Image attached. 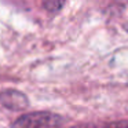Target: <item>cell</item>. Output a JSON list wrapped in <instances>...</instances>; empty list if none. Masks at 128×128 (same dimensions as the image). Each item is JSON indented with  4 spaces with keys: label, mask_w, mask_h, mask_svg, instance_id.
I'll use <instances>...</instances> for the list:
<instances>
[{
    "label": "cell",
    "mask_w": 128,
    "mask_h": 128,
    "mask_svg": "<svg viewBox=\"0 0 128 128\" xmlns=\"http://www.w3.org/2000/svg\"><path fill=\"white\" fill-rule=\"evenodd\" d=\"M64 118L51 112H32L20 116L11 128H62Z\"/></svg>",
    "instance_id": "1"
},
{
    "label": "cell",
    "mask_w": 128,
    "mask_h": 128,
    "mask_svg": "<svg viewBox=\"0 0 128 128\" xmlns=\"http://www.w3.org/2000/svg\"><path fill=\"white\" fill-rule=\"evenodd\" d=\"M0 100L6 108L11 109V110H22L29 106L28 98L24 95L22 92L18 91H7L4 94L0 95Z\"/></svg>",
    "instance_id": "2"
},
{
    "label": "cell",
    "mask_w": 128,
    "mask_h": 128,
    "mask_svg": "<svg viewBox=\"0 0 128 128\" xmlns=\"http://www.w3.org/2000/svg\"><path fill=\"white\" fill-rule=\"evenodd\" d=\"M80 128H128V122L117 121V122H108L102 125H95V127H80Z\"/></svg>",
    "instance_id": "3"
},
{
    "label": "cell",
    "mask_w": 128,
    "mask_h": 128,
    "mask_svg": "<svg viewBox=\"0 0 128 128\" xmlns=\"http://www.w3.org/2000/svg\"><path fill=\"white\" fill-rule=\"evenodd\" d=\"M43 6L47 11L55 12V11H59L65 6V3L64 2H46V3H43Z\"/></svg>",
    "instance_id": "4"
}]
</instances>
